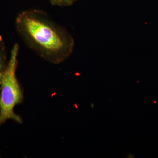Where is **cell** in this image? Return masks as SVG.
Listing matches in <instances>:
<instances>
[{
    "mask_svg": "<svg viewBox=\"0 0 158 158\" xmlns=\"http://www.w3.org/2000/svg\"><path fill=\"white\" fill-rule=\"evenodd\" d=\"M51 4L54 6H69L72 5L77 0H49Z\"/></svg>",
    "mask_w": 158,
    "mask_h": 158,
    "instance_id": "277c9868",
    "label": "cell"
},
{
    "mask_svg": "<svg viewBox=\"0 0 158 158\" xmlns=\"http://www.w3.org/2000/svg\"><path fill=\"white\" fill-rule=\"evenodd\" d=\"M7 51L5 41L3 37L0 36V80L1 75L7 65Z\"/></svg>",
    "mask_w": 158,
    "mask_h": 158,
    "instance_id": "3957f363",
    "label": "cell"
},
{
    "mask_svg": "<svg viewBox=\"0 0 158 158\" xmlns=\"http://www.w3.org/2000/svg\"><path fill=\"white\" fill-rule=\"evenodd\" d=\"M15 24L18 34L26 45L48 62L60 64L73 52V37L45 11L37 9L21 11Z\"/></svg>",
    "mask_w": 158,
    "mask_h": 158,
    "instance_id": "6da1fadb",
    "label": "cell"
},
{
    "mask_svg": "<svg viewBox=\"0 0 158 158\" xmlns=\"http://www.w3.org/2000/svg\"><path fill=\"white\" fill-rule=\"evenodd\" d=\"M19 45L14 44L10 59L4 69L0 80V125L9 119L21 123L20 116L15 114L14 108L23 102L22 89L16 77Z\"/></svg>",
    "mask_w": 158,
    "mask_h": 158,
    "instance_id": "7a4b0ae2",
    "label": "cell"
}]
</instances>
